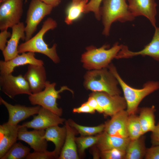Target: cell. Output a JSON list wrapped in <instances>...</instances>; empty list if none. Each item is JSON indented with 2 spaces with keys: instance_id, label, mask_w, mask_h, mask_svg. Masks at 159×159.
<instances>
[{
  "instance_id": "6da1fadb",
  "label": "cell",
  "mask_w": 159,
  "mask_h": 159,
  "mask_svg": "<svg viewBox=\"0 0 159 159\" xmlns=\"http://www.w3.org/2000/svg\"><path fill=\"white\" fill-rule=\"evenodd\" d=\"M57 25L55 20L51 17L48 18L43 22L41 29L34 36L18 46L19 53L27 52L40 53L47 56L54 63H59L60 59L57 52V44L55 43L49 48L43 39L45 34L50 30L54 29Z\"/></svg>"
},
{
  "instance_id": "7a4b0ae2",
  "label": "cell",
  "mask_w": 159,
  "mask_h": 159,
  "mask_svg": "<svg viewBox=\"0 0 159 159\" xmlns=\"http://www.w3.org/2000/svg\"><path fill=\"white\" fill-rule=\"evenodd\" d=\"M107 68L116 78L122 89L127 103L126 110L129 115L135 114L142 100L145 97L159 89V82L153 81L146 83L142 89L133 88L123 81L112 64H110Z\"/></svg>"
},
{
  "instance_id": "3957f363",
  "label": "cell",
  "mask_w": 159,
  "mask_h": 159,
  "mask_svg": "<svg viewBox=\"0 0 159 159\" xmlns=\"http://www.w3.org/2000/svg\"><path fill=\"white\" fill-rule=\"evenodd\" d=\"M122 46L117 42L110 49L106 44L99 48L93 46L87 47L81 57L83 67L89 70L107 68L111 61L116 58Z\"/></svg>"
},
{
  "instance_id": "277c9868",
  "label": "cell",
  "mask_w": 159,
  "mask_h": 159,
  "mask_svg": "<svg viewBox=\"0 0 159 159\" xmlns=\"http://www.w3.org/2000/svg\"><path fill=\"white\" fill-rule=\"evenodd\" d=\"M84 86L92 92H104L111 95H120L118 83L112 74L106 68L89 70L84 77Z\"/></svg>"
},
{
  "instance_id": "5b68a950",
  "label": "cell",
  "mask_w": 159,
  "mask_h": 159,
  "mask_svg": "<svg viewBox=\"0 0 159 159\" xmlns=\"http://www.w3.org/2000/svg\"><path fill=\"white\" fill-rule=\"evenodd\" d=\"M100 11L104 27L102 34L106 36L109 35L113 22L132 21L135 18L130 11L126 0H103Z\"/></svg>"
},
{
  "instance_id": "8992f818",
  "label": "cell",
  "mask_w": 159,
  "mask_h": 159,
  "mask_svg": "<svg viewBox=\"0 0 159 159\" xmlns=\"http://www.w3.org/2000/svg\"><path fill=\"white\" fill-rule=\"evenodd\" d=\"M55 82L51 83L47 81L44 89L42 91L29 95L28 99L31 104L34 105H39L61 116L63 113L61 108L59 107L57 102V99L61 98L59 93L68 90L72 94L73 92L67 86H63L58 90L55 89Z\"/></svg>"
},
{
  "instance_id": "52a82bcc",
  "label": "cell",
  "mask_w": 159,
  "mask_h": 159,
  "mask_svg": "<svg viewBox=\"0 0 159 159\" xmlns=\"http://www.w3.org/2000/svg\"><path fill=\"white\" fill-rule=\"evenodd\" d=\"M54 7L40 0H31L26 13L25 41L30 39L43 19L51 14Z\"/></svg>"
},
{
  "instance_id": "ba28073f",
  "label": "cell",
  "mask_w": 159,
  "mask_h": 159,
  "mask_svg": "<svg viewBox=\"0 0 159 159\" xmlns=\"http://www.w3.org/2000/svg\"><path fill=\"white\" fill-rule=\"evenodd\" d=\"M24 0H0V29H7L20 23Z\"/></svg>"
},
{
  "instance_id": "9c48e42d",
  "label": "cell",
  "mask_w": 159,
  "mask_h": 159,
  "mask_svg": "<svg viewBox=\"0 0 159 159\" xmlns=\"http://www.w3.org/2000/svg\"><path fill=\"white\" fill-rule=\"evenodd\" d=\"M0 85L1 91L11 98L19 95L32 94L28 82L21 74L16 76L12 73L0 74Z\"/></svg>"
},
{
  "instance_id": "30bf717a",
  "label": "cell",
  "mask_w": 159,
  "mask_h": 159,
  "mask_svg": "<svg viewBox=\"0 0 159 159\" xmlns=\"http://www.w3.org/2000/svg\"><path fill=\"white\" fill-rule=\"evenodd\" d=\"M90 95L96 99L105 117H111L119 112L126 109L125 100L120 95H111L101 92H92Z\"/></svg>"
},
{
  "instance_id": "8fae6325",
  "label": "cell",
  "mask_w": 159,
  "mask_h": 159,
  "mask_svg": "<svg viewBox=\"0 0 159 159\" xmlns=\"http://www.w3.org/2000/svg\"><path fill=\"white\" fill-rule=\"evenodd\" d=\"M37 114L34 115L32 120L24 123L22 125L34 130H45L50 127L63 124L66 120L64 118L41 106Z\"/></svg>"
},
{
  "instance_id": "7c38bea8",
  "label": "cell",
  "mask_w": 159,
  "mask_h": 159,
  "mask_svg": "<svg viewBox=\"0 0 159 159\" xmlns=\"http://www.w3.org/2000/svg\"><path fill=\"white\" fill-rule=\"evenodd\" d=\"M0 103L6 108L8 112V122L16 125L20 122L30 117L37 114L41 107L39 105L32 107L16 104L13 105L8 103L0 97Z\"/></svg>"
},
{
  "instance_id": "4fadbf2b",
  "label": "cell",
  "mask_w": 159,
  "mask_h": 159,
  "mask_svg": "<svg viewBox=\"0 0 159 159\" xmlns=\"http://www.w3.org/2000/svg\"><path fill=\"white\" fill-rule=\"evenodd\" d=\"M27 128L22 125L19 129L18 140L23 141L28 144L34 151L47 150V141L44 138L45 130H34L28 131Z\"/></svg>"
},
{
  "instance_id": "5bb4252c",
  "label": "cell",
  "mask_w": 159,
  "mask_h": 159,
  "mask_svg": "<svg viewBox=\"0 0 159 159\" xmlns=\"http://www.w3.org/2000/svg\"><path fill=\"white\" fill-rule=\"evenodd\" d=\"M155 30L151 41L142 50L136 52L129 50L127 46L122 45V47L116 59L127 58L138 55L148 56L159 61V27H155Z\"/></svg>"
},
{
  "instance_id": "9a60e30c",
  "label": "cell",
  "mask_w": 159,
  "mask_h": 159,
  "mask_svg": "<svg viewBox=\"0 0 159 159\" xmlns=\"http://www.w3.org/2000/svg\"><path fill=\"white\" fill-rule=\"evenodd\" d=\"M129 10L134 17L143 16L156 26L155 16L157 6L155 0H127Z\"/></svg>"
},
{
  "instance_id": "2e32d148",
  "label": "cell",
  "mask_w": 159,
  "mask_h": 159,
  "mask_svg": "<svg viewBox=\"0 0 159 159\" xmlns=\"http://www.w3.org/2000/svg\"><path fill=\"white\" fill-rule=\"evenodd\" d=\"M129 116L126 110L117 112L105 123L104 131L112 136L129 138L127 130Z\"/></svg>"
},
{
  "instance_id": "e0dca14e",
  "label": "cell",
  "mask_w": 159,
  "mask_h": 159,
  "mask_svg": "<svg viewBox=\"0 0 159 159\" xmlns=\"http://www.w3.org/2000/svg\"><path fill=\"white\" fill-rule=\"evenodd\" d=\"M23 76L28 82L32 94L40 92L44 89L47 74L44 65L29 64Z\"/></svg>"
},
{
  "instance_id": "ac0fdd59",
  "label": "cell",
  "mask_w": 159,
  "mask_h": 159,
  "mask_svg": "<svg viewBox=\"0 0 159 159\" xmlns=\"http://www.w3.org/2000/svg\"><path fill=\"white\" fill-rule=\"evenodd\" d=\"M27 64L44 65V62L42 60L35 58L34 52H23L9 61L0 60V74L12 73L16 67Z\"/></svg>"
},
{
  "instance_id": "d6986e66",
  "label": "cell",
  "mask_w": 159,
  "mask_h": 159,
  "mask_svg": "<svg viewBox=\"0 0 159 159\" xmlns=\"http://www.w3.org/2000/svg\"><path fill=\"white\" fill-rule=\"evenodd\" d=\"M25 26L23 22H20L11 27L10 38L2 51L4 61H9L19 54L18 47L19 41L20 39L25 41Z\"/></svg>"
},
{
  "instance_id": "ffe728a7",
  "label": "cell",
  "mask_w": 159,
  "mask_h": 159,
  "mask_svg": "<svg viewBox=\"0 0 159 159\" xmlns=\"http://www.w3.org/2000/svg\"><path fill=\"white\" fill-rule=\"evenodd\" d=\"M20 125H13L8 122L0 125V159L16 142Z\"/></svg>"
},
{
  "instance_id": "44dd1931",
  "label": "cell",
  "mask_w": 159,
  "mask_h": 159,
  "mask_svg": "<svg viewBox=\"0 0 159 159\" xmlns=\"http://www.w3.org/2000/svg\"><path fill=\"white\" fill-rule=\"evenodd\" d=\"M130 140L129 138L112 136L104 131L100 134L99 139L95 145L99 152L113 149L125 151Z\"/></svg>"
},
{
  "instance_id": "7402d4cb",
  "label": "cell",
  "mask_w": 159,
  "mask_h": 159,
  "mask_svg": "<svg viewBox=\"0 0 159 159\" xmlns=\"http://www.w3.org/2000/svg\"><path fill=\"white\" fill-rule=\"evenodd\" d=\"M64 123L66 129V135L58 159H80L75 140V135L78 132L76 130L69 125L67 120L65 121Z\"/></svg>"
},
{
  "instance_id": "603a6c76",
  "label": "cell",
  "mask_w": 159,
  "mask_h": 159,
  "mask_svg": "<svg viewBox=\"0 0 159 159\" xmlns=\"http://www.w3.org/2000/svg\"><path fill=\"white\" fill-rule=\"evenodd\" d=\"M66 135V129L65 125L60 127L58 125L53 126L46 129L44 136L47 141L52 142L55 145V152L57 159L60 153L64 144Z\"/></svg>"
},
{
  "instance_id": "cb8c5ba5",
  "label": "cell",
  "mask_w": 159,
  "mask_h": 159,
  "mask_svg": "<svg viewBox=\"0 0 159 159\" xmlns=\"http://www.w3.org/2000/svg\"><path fill=\"white\" fill-rule=\"evenodd\" d=\"M145 137L131 140L125 150V159H142L144 158L147 149L145 143Z\"/></svg>"
},
{
  "instance_id": "d4e9b609",
  "label": "cell",
  "mask_w": 159,
  "mask_h": 159,
  "mask_svg": "<svg viewBox=\"0 0 159 159\" xmlns=\"http://www.w3.org/2000/svg\"><path fill=\"white\" fill-rule=\"evenodd\" d=\"M154 105L151 107H144L140 109L138 118L143 135L154 130L156 125Z\"/></svg>"
},
{
  "instance_id": "484cf974",
  "label": "cell",
  "mask_w": 159,
  "mask_h": 159,
  "mask_svg": "<svg viewBox=\"0 0 159 159\" xmlns=\"http://www.w3.org/2000/svg\"><path fill=\"white\" fill-rule=\"evenodd\" d=\"M88 0H81L76 3L72 2L66 10L64 22L67 25L72 24L84 13Z\"/></svg>"
},
{
  "instance_id": "4316f807",
  "label": "cell",
  "mask_w": 159,
  "mask_h": 159,
  "mask_svg": "<svg viewBox=\"0 0 159 159\" xmlns=\"http://www.w3.org/2000/svg\"><path fill=\"white\" fill-rule=\"evenodd\" d=\"M30 149L20 142H16L7 151L1 159L26 158L30 153Z\"/></svg>"
},
{
  "instance_id": "83f0119b",
  "label": "cell",
  "mask_w": 159,
  "mask_h": 159,
  "mask_svg": "<svg viewBox=\"0 0 159 159\" xmlns=\"http://www.w3.org/2000/svg\"><path fill=\"white\" fill-rule=\"evenodd\" d=\"M69 125L74 128L81 136H91L100 134L104 131L105 124L96 126H86L79 125L71 119L67 120Z\"/></svg>"
},
{
  "instance_id": "f1b7e54d",
  "label": "cell",
  "mask_w": 159,
  "mask_h": 159,
  "mask_svg": "<svg viewBox=\"0 0 159 159\" xmlns=\"http://www.w3.org/2000/svg\"><path fill=\"white\" fill-rule=\"evenodd\" d=\"M128 137L131 140L137 139L143 135L138 116L135 114L129 115L127 125Z\"/></svg>"
},
{
  "instance_id": "f546056e",
  "label": "cell",
  "mask_w": 159,
  "mask_h": 159,
  "mask_svg": "<svg viewBox=\"0 0 159 159\" xmlns=\"http://www.w3.org/2000/svg\"><path fill=\"white\" fill-rule=\"evenodd\" d=\"M100 134L95 136H81L76 137L78 151L80 156H84L86 149L94 146L97 143L100 137Z\"/></svg>"
},
{
  "instance_id": "4dcf8cb0",
  "label": "cell",
  "mask_w": 159,
  "mask_h": 159,
  "mask_svg": "<svg viewBox=\"0 0 159 159\" xmlns=\"http://www.w3.org/2000/svg\"><path fill=\"white\" fill-rule=\"evenodd\" d=\"M125 151L113 149L99 152V157L102 159H125Z\"/></svg>"
},
{
  "instance_id": "1f68e13d",
  "label": "cell",
  "mask_w": 159,
  "mask_h": 159,
  "mask_svg": "<svg viewBox=\"0 0 159 159\" xmlns=\"http://www.w3.org/2000/svg\"><path fill=\"white\" fill-rule=\"evenodd\" d=\"M103 0H90L86 4L84 9V13L90 11L93 12L95 18L98 20L101 18L100 13V5Z\"/></svg>"
},
{
  "instance_id": "d6a6232c",
  "label": "cell",
  "mask_w": 159,
  "mask_h": 159,
  "mask_svg": "<svg viewBox=\"0 0 159 159\" xmlns=\"http://www.w3.org/2000/svg\"><path fill=\"white\" fill-rule=\"evenodd\" d=\"M25 159H57L54 150L52 151H34L30 153Z\"/></svg>"
},
{
  "instance_id": "836d02e7",
  "label": "cell",
  "mask_w": 159,
  "mask_h": 159,
  "mask_svg": "<svg viewBox=\"0 0 159 159\" xmlns=\"http://www.w3.org/2000/svg\"><path fill=\"white\" fill-rule=\"evenodd\" d=\"M144 158L146 159H159V145H152L147 148Z\"/></svg>"
},
{
  "instance_id": "e575fe53",
  "label": "cell",
  "mask_w": 159,
  "mask_h": 159,
  "mask_svg": "<svg viewBox=\"0 0 159 159\" xmlns=\"http://www.w3.org/2000/svg\"><path fill=\"white\" fill-rule=\"evenodd\" d=\"M95 111L86 102L83 103L80 107L74 108L72 112L74 113L93 114L95 112Z\"/></svg>"
},
{
  "instance_id": "d590c367",
  "label": "cell",
  "mask_w": 159,
  "mask_h": 159,
  "mask_svg": "<svg viewBox=\"0 0 159 159\" xmlns=\"http://www.w3.org/2000/svg\"><path fill=\"white\" fill-rule=\"evenodd\" d=\"M11 34L7 29L1 31L0 33V49L3 51L6 45L8 38L10 37Z\"/></svg>"
},
{
  "instance_id": "8d00e7d4",
  "label": "cell",
  "mask_w": 159,
  "mask_h": 159,
  "mask_svg": "<svg viewBox=\"0 0 159 159\" xmlns=\"http://www.w3.org/2000/svg\"><path fill=\"white\" fill-rule=\"evenodd\" d=\"M86 102L95 111L100 113L103 114L102 109L99 105L96 99L94 96L90 95Z\"/></svg>"
},
{
  "instance_id": "74e56055",
  "label": "cell",
  "mask_w": 159,
  "mask_h": 159,
  "mask_svg": "<svg viewBox=\"0 0 159 159\" xmlns=\"http://www.w3.org/2000/svg\"><path fill=\"white\" fill-rule=\"evenodd\" d=\"M150 138L152 145H159V121L152 132Z\"/></svg>"
},
{
  "instance_id": "f35d334b",
  "label": "cell",
  "mask_w": 159,
  "mask_h": 159,
  "mask_svg": "<svg viewBox=\"0 0 159 159\" xmlns=\"http://www.w3.org/2000/svg\"><path fill=\"white\" fill-rule=\"evenodd\" d=\"M46 4L49 5L54 8L57 6L62 0H40Z\"/></svg>"
},
{
  "instance_id": "ab89813d",
  "label": "cell",
  "mask_w": 159,
  "mask_h": 159,
  "mask_svg": "<svg viewBox=\"0 0 159 159\" xmlns=\"http://www.w3.org/2000/svg\"><path fill=\"white\" fill-rule=\"evenodd\" d=\"M81 0H72V2L73 3L81 1Z\"/></svg>"
}]
</instances>
